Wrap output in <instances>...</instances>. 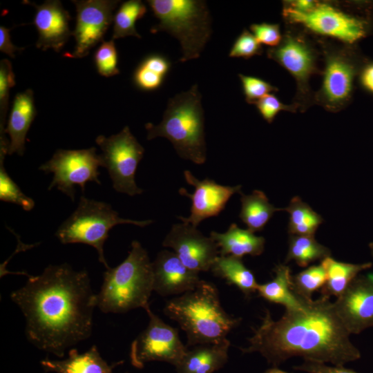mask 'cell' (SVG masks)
I'll return each instance as SVG.
<instances>
[{"label": "cell", "mask_w": 373, "mask_h": 373, "mask_svg": "<svg viewBox=\"0 0 373 373\" xmlns=\"http://www.w3.org/2000/svg\"><path fill=\"white\" fill-rule=\"evenodd\" d=\"M10 298L22 312L27 339L37 348L61 358L66 351L89 338L97 294L86 269L70 265H50Z\"/></svg>", "instance_id": "cell-1"}, {"label": "cell", "mask_w": 373, "mask_h": 373, "mask_svg": "<svg viewBox=\"0 0 373 373\" xmlns=\"http://www.w3.org/2000/svg\"><path fill=\"white\" fill-rule=\"evenodd\" d=\"M265 314L243 353L258 352L274 367L294 356L336 366L361 358L327 296L310 300L303 310L285 311L277 321L269 310Z\"/></svg>", "instance_id": "cell-2"}, {"label": "cell", "mask_w": 373, "mask_h": 373, "mask_svg": "<svg viewBox=\"0 0 373 373\" xmlns=\"http://www.w3.org/2000/svg\"><path fill=\"white\" fill-rule=\"evenodd\" d=\"M163 312L178 323L186 335L187 345L192 347L224 341L241 321L224 310L217 287L205 280L168 300Z\"/></svg>", "instance_id": "cell-3"}, {"label": "cell", "mask_w": 373, "mask_h": 373, "mask_svg": "<svg viewBox=\"0 0 373 373\" xmlns=\"http://www.w3.org/2000/svg\"><path fill=\"white\" fill-rule=\"evenodd\" d=\"M153 271L147 251L137 240L131 243L125 260L103 274L97 307L104 313L123 314L149 306Z\"/></svg>", "instance_id": "cell-4"}, {"label": "cell", "mask_w": 373, "mask_h": 373, "mask_svg": "<svg viewBox=\"0 0 373 373\" xmlns=\"http://www.w3.org/2000/svg\"><path fill=\"white\" fill-rule=\"evenodd\" d=\"M201 99L197 84L170 98L161 122L145 124L147 140L167 138L181 158L204 164L207 147Z\"/></svg>", "instance_id": "cell-5"}, {"label": "cell", "mask_w": 373, "mask_h": 373, "mask_svg": "<svg viewBox=\"0 0 373 373\" xmlns=\"http://www.w3.org/2000/svg\"><path fill=\"white\" fill-rule=\"evenodd\" d=\"M159 23L150 32H168L181 46V62L198 58L211 32V19L207 3L201 0H148Z\"/></svg>", "instance_id": "cell-6"}, {"label": "cell", "mask_w": 373, "mask_h": 373, "mask_svg": "<svg viewBox=\"0 0 373 373\" xmlns=\"http://www.w3.org/2000/svg\"><path fill=\"white\" fill-rule=\"evenodd\" d=\"M153 222L152 220H134L120 218L110 204L82 196L76 209L59 227L55 236L62 244L82 243L94 247L99 261L108 269L104 245L111 229L119 224L144 227Z\"/></svg>", "instance_id": "cell-7"}, {"label": "cell", "mask_w": 373, "mask_h": 373, "mask_svg": "<svg viewBox=\"0 0 373 373\" xmlns=\"http://www.w3.org/2000/svg\"><path fill=\"white\" fill-rule=\"evenodd\" d=\"M95 142L102 151V166L107 169L113 189L131 196L141 194L143 190L137 186L135 176L144 149L128 126L108 137L99 135Z\"/></svg>", "instance_id": "cell-8"}, {"label": "cell", "mask_w": 373, "mask_h": 373, "mask_svg": "<svg viewBox=\"0 0 373 373\" xmlns=\"http://www.w3.org/2000/svg\"><path fill=\"white\" fill-rule=\"evenodd\" d=\"M102 166L100 155L96 148L79 150L58 149L52 157L39 166L46 173H52L53 178L48 190L56 187L73 202L75 186L84 193L87 182L101 184L99 167Z\"/></svg>", "instance_id": "cell-9"}, {"label": "cell", "mask_w": 373, "mask_h": 373, "mask_svg": "<svg viewBox=\"0 0 373 373\" xmlns=\"http://www.w3.org/2000/svg\"><path fill=\"white\" fill-rule=\"evenodd\" d=\"M145 311L149 321L131 345L132 365L142 369L146 363L162 361L176 366L188 350L179 337L178 329L164 322L150 306Z\"/></svg>", "instance_id": "cell-10"}, {"label": "cell", "mask_w": 373, "mask_h": 373, "mask_svg": "<svg viewBox=\"0 0 373 373\" xmlns=\"http://www.w3.org/2000/svg\"><path fill=\"white\" fill-rule=\"evenodd\" d=\"M283 15L291 23L303 25L315 33L352 44L365 35V23L328 3H316L307 12L285 8Z\"/></svg>", "instance_id": "cell-11"}, {"label": "cell", "mask_w": 373, "mask_h": 373, "mask_svg": "<svg viewBox=\"0 0 373 373\" xmlns=\"http://www.w3.org/2000/svg\"><path fill=\"white\" fill-rule=\"evenodd\" d=\"M76 8V25L73 32L76 44L72 52L64 55L83 58L104 37L113 21V11L119 3L117 0L72 1Z\"/></svg>", "instance_id": "cell-12"}, {"label": "cell", "mask_w": 373, "mask_h": 373, "mask_svg": "<svg viewBox=\"0 0 373 373\" xmlns=\"http://www.w3.org/2000/svg\"><path fill=\"white\" fill-rule=\"evenodd\" d=\"M162 245L173 249L186 267L197 272L209 271L219 256L218 247L210 236L184 222L172 226Z\"/></svg>", "instance_id": "cell-13"}, {"label": "cell", "mask_w": 373, "mask_h": 373, "mask_svg": "<svg viewBox=\"0 0 373 373\" xmlns=\"http://www.w3.org/2000/svg\"><path fill=\"white\" fill-rule=\"evenodd\" d=\"M343 326L358 334L373 326V275L358 276L333 303Z\"/></svg>", "instance_id": "cell-14"}, {"label": "cell", "mask_w": 373, "mask_h": 373, "mask_svg": "<svg viewBox=\"0 0 373 373\" xmlns=\"http://www.w3.org/2000/svg\"><path fill=\"white\" fill-rule=\"evenodd\" d=\"M184 176L186 182L194 186L195 191L191 194L184 188L179 190L180 194L191 199V207L189 217L179 216L178 218L195 227L204 220L218 216L231 197L241 192V185L224 186L209 178L200 180L188 170L184 171Z\"/></svg>", "instance_id": "cell-15"}, {"label": "cell", "mask_w": 373, "mask_h": 373, "mask_svg": "<svg viewBox=\"0 0 373 373\" xmlns=\"http://www.w3.org/2000/svg\"><path fill=\"white\" fill-rule=\"evenodd\" d=\"M355 68L343 52H332L325 59L318 102L332 111L341 110L349 100L353 87Z\"/></svg>", "instance_id": "cell-16"}, {"label": "cell", "mask_w": 373, "mask_h": 373, "mask_svg": "<svg viewBox=\"0 0 373 373\" xmlns=\"http://www.w3.org/2000/svg\"><path fill=\"white\" fill-rule=\"evenodd\" d=\"M23 3L32 6L36 11L33 19L39 35L36 47L44 51L52 49L59 52L73 35L68 12L58 0L45 1L40 5L29 1H24Z\"/></svg>", "instance_id": "cell-17"}, {"label": "cell", "mask_w": 373, "mask_h": 373, "mask_svg": "<svg viewBox=\"0 0 373 373\" xmlns=\"http://www.w3.org/2000/svg\"><path fill=\"white\" fill-rule=\"evenodd\" d=\"M152 265L153 291L162 296L183 294L202 280L199 272L189 269L174 252L166 249L157 254Z\"/></svg>", "instance_id": "cell-18"}, {"label": "cell", "mask_w": 373, "mask_h": 373, "mask_svg": "<svg viewBox=\"0 0 373 373\" xmlns=\"http://www.w3.org/2000/svg\"><path fill=\"white\" fill-rule=\"evenodd\" d=\"M267 55L287 70L297 82L298 89L306 93L310 76L315 73L313 49L301 37L285 35L279 45L267 50Z\"/></svg>", "instance_id": "cell-19"}, {"label": "cell", "mask_w": 373, "mask_h": 373, "mask_svg": "<svg viewBox=\"0 0 373 373\" xmlns=\"http://www.w3.org/2000/svg\"><path fill=\"white\" fill-rule=\"evenodd\" d=\"M36 115L32 90L28 88L17 93L4 130L10 137L8 155H23L26 135Z\"/></svg>", "instance_id": "cell-20"}, {"label": "cell", "mask_w": 373, "mask_h": 373, "mask_svg": "<svg viewBox=\"0 0 373 373\" xmlns=\"http://www.w3.org/2000/svg\"><path fill=\"white\" fill-rule=\"evenodd\" d=\"M40 363L46 373H115V367L123 361L108 364L94 345L85 352L79 353L72 348L66 358H46Z\"/></svg>", "instance_id": "cell-21"}, {"label": "cell", "mask_w": 373, "mask_h": 373, "mask_svg": "<svg viewBox=\"0 0 373 373\" xmlns=\"http://www.w3.org/2000/svg\"><path fill=\"white\" fill-rule=\"evenodd\" d=\"M230 341L193 346L175 366L176 373H213L221 369L228 361Z\"/></svg>", "instance_id": "cell-22"}, {"label": "cell", "mask_w": 373, "mask_h": 373, "mask_svg": "<svg viewBox=\"0 0 373 373\" xmlns=\"http://www.w3.org/2000/svg\"><path fill=\"white\" fill-rule=\"evenodd\" d=\"M274 272L275 276L271 281L258 284V295L270 303L283 305L285 311L305 309L310 300L301 298L294 292L289 267L279 264L275 267Z\"/></svg>", "instance_id": "cell-23"}, {"label": "cell", "mask_w": 373, "mask_h": 373, "mask_svg": "<svg viewBox=\"0 0 373 373\" xmlns=\"http://www.w3.org/2000/svg\"><path fill=\"white\" fill-rule=\"evenodd\" d=\"M210 237L216 242L219 255L233 256L242 258L245 255L256 256L265 249V239L254 232L242 229L232 223L224 233L211 231Z\"/></svg>", "instance_id": "cell-24"}, {"label": "cell", "mask_w": 373, "mask_h": 373, "mask_svg": "<svg viewBox=\"0 0 373 373\" xmlns=\"http://www.w3.org/2000/svg\"><path fill=\"white\" fill-rule=\"evenodd\" d=\"M213 274L237 287L246 297L257 291L258 283L253 272L243 263L242 258L219 255L213 262Z\"/></svg>", "instance_id": "cell-25"}, {"label": "cell", "mask_w": 373, "mask_h": 373, "mask_svg": "<svg viewBox=\"0 0 373 373\" xmlns=\"http://www.w3.org/2000/svg\"><path fill=\"white\" fill-rule=\"evenodd\" d=\"M321 264L327 276L326 283L321 289V296L328 298L332 296L339 297L360 272L372 266L371 262L352 264L339 262L331 256L321 260Z\"/></svg>", "instance_id": "cell-26"}, {"label": "cell", "mask_w": 373, "mask_h": 373, "mask_svg": "<svg viewBox=\"0 0 373 373\" xmlns=\"http://www.w3.org/2000/svg\"><path fill=\"white\" fill-rule=\"evenodd\" d=\"M241 198L240 220L252 232L264 229L276 211L283 209L276 208L269 203L267 195L260 190H254L250 195L240 193Z\"/></svg>", "instance_id": "cell-27"}, {"label": "cell", "mask_w": 373, "mask_h": 373, "mask_svg": "<svg viewBox=\"0 0 373 373\" xmlns=\"http://www.w3.org/2000/svg\"><path fill=\"white\" fill-rule=\"evenodd\" d=\"M171 68V62L160 54H151L144 58L136 67L133 82L143 91L157 90L163 84Z\"/></svg>", "instance_id": "cell-28"}, {"label": "cell", "mask_w": 373, "mask_h": 373, "mask_svg": "<svg viewBox=\"0 0 373 373\" xmlns=\"http://www.w3.org/2000/svg\"><path fill=\"white\" fill-rule=\"evenodd\" d=\"M331 256V251L320 244L314 236L290 235L285 262L294 260L300 267L308 265Z\"/></svg>", "instance_id": "cell-29"}, {"label": "cell", "mask_w": 373, "mask_h": 373, "mask_svg": "<svg viewBox=\"0 0 373 373\" xmlns=\"http://www.w3.org/2000/svg\"><path fill=\"white\" fill-rule=\"evenodd\" d=\"M289 214L288 232L290 235L314 236L323 218L307 203L296 196L287 207L283 209Z\"/></svg>", "instance_id": "cell-30"}, {"label": "cell", "mask_w": 373, "mask_h": 373, "mask_svg": "<svg viewBox=\"0 0 373 373\" xmlns=\"http://www.w3.org/2000/svg\"><path fill=\"white\" fill-rule=\"evenodd\" d=\"M146 12V6L140 0L123 2L114 14L112 39L128 36L140 39L142 37L136 30L135 23L144 17Z\"/></svg>", "instance_id": "cell-31"}, {"label": "cell", "mask_w": 373, "mask_h": 373, "mask_svg": "<svg viewBox=\"0 0 373 373\" xmlns=\"http://www.w3.org/2000/svg\"><path fill=\"white\" fill-rule=\"evenodd\" d=\"M9 141L4 135L0 137V200L20 205L24 210L30 211L35 201L25 195L19 186L8 174L4 167V159L8 154Z\"/></svg>", "instance_id": "cell-32"}, {"label": "cell", "mask_w": 373, "mask_h": 373, "mask_svg": "<svg viewBox=\"0 0 373 373\" xmlns=\"http://www.w3.org/2000/svg\"><path fill=\"white\" fill-rule=\"evenodd\" d=\"M326 280V272L323 265H312L293 276L292 287L299 297L311 300L313 293L322 289Z\"/></svg>", "instance_id": "cell-33"}, {"label": "cell", "mask_w": 373, "mask_h": 373, "mask_svg": "<svg viewBox=\"0 0 373 373\" xmlns=\"http://www.w3.org/2000/svg\"><path fill=\"white\" fill-rule=\"evenodd\" d=\"M94 63L98 73L105 77L119 74L117 51L114 40L103 41L94 53Z\"/></svg>", "instance_id": "cell-34"}, {"label": "cell", "mask_w": 373, "mask_h": 373, "mask_svg": "<svg viewBox=\"0 0 373 373\" xmlns=\"http://www.w3.org/2000/svg\"><path fill=\"white\" fill-rule=\"evenodd\" d=\"M15 85V74L11 62L3 59L0 61V134L5 133L10 89Z\"/></svg>", "instance_id": "cell-35"}, {"label": "cell", "mask_w": 373, "mask_h": 373, "mask_svg": "<svg viewBox=\"0 0 373 373\" xmlns=\"http://www.w3.org/2000/svg\"><path fill=\"white\" fill-rule=\"evenodd\" d=\"M243 93L247 103L254 104L271 92H276L278 88L269 82L259 77L238 75Z\"/></svg>", "instance_id": "cell-36"}, {"label": "cell", "mask_w": 373, "mask_h": 373, "mask_svg": "<svg viewBox=\"0 0 373 373\" xmlns=\"http://www.w3.org/2000/svg\"><path fill=\"white\" fill-rule=\"evenodd\" d=\"M262 49L254 35L247 30H244L235 40L229 51L230 57L249 59L261 55Z\"/></svg>", "instance_id": "cell-37"}, {"label": "cell", "mask_w": 373, "mask_h": 373, "mask_svg": "<svg viewBox=\"0 0 373 373\" xmlns=\"http://www.w3.org/2000/svg\"><path fill=\"white\" fill-rule=\"evenodd\" d=\"M262 118L271 123L281 111L295 112L296 106L281 102L274 95L268 94L254 103Z\"/></svg>", "instance_id": "cell-38"}, {"label": "cell", "mask_w": 373, "mask_h": 373, "mask_svg": "<svg viewBox=\"0 0 373 373\" xmlns=\"http://www.w3.org/2000/svg\"><path fill=\"white\" fill-rule=\"evenodd\" d=\"M250 30L260 44H264L272 48L279 45L282 40L278 24L253 23L250 26Z\"/></svg>", "instance_id": "cell-39"}, {"label": "cell", "mask_w": 373, "mask_h": 373, "mask_svg": "<svg viewBox=\"0 0 373 373\" xmlns=\"http://www.w3.org/2000/svg\"><path fill=\"white\" fill-rule=\"evenodd\" d=\"M296 370L307 373H358L343 366H329L324 363L305 361L300 365L294 367Z\"/></svg>", "instance_id": "cell-40"}, {"label": "cell", "mask_w": 373, "mask_h": 373, "mask_svg": "<svg viewBox=\"0 0 373 373\" xmlns=\"http://www.w3.org/2000/svg\"><path fill=\"white\" fill-rule=\"evenodd\" d=\"M10 32V28L0 26V50L10 57L15 58L16 52L24 48H19L12 43Z\"/></svg>", "instance_id": "cell-41"}, {"label": "cell", "mask_w": 373, "mask_h": 373, "mask_svg": "<svg viewBox=\"0 0 373 373\" xmlns=\"http://www.w3.org/2000/svg\"><path fill=\"white\" fill-rule=\"evenodd\" d=\"M363 86L373 93V64L367 66L363 71L361 77Z\"/></svg>", "instance_id": "cell-42"}, {"label": "cell", "mask_w": 373, "mask_h": 373, "mask_svg": "<svg viewBox=\"0 0 373 373\" xmlns=\"http://www.w3.org/2000/svg\"><path fill=\"white\" fill-rule=\"evenodd\" d=\"M315 4L316 2L314 1L300 0L291 3L290 7L300 12H307L312 9Z\"/></svg>", "instance_id": "cell-43"}, {"label": "cell", "mask_w": 373, "mask_h": 373, "mask_svg": "<svg viewBox=\"0 0 373 373\" xmlns=\"http://www.w3.org/2000/svg\"><path fill=\"white\" fill-rule=\"evenodd\" d=\"M264 373H290L285 371H283L277 367H273L272 368H270L267 370H266Z\"/></svg>", "instance_id": "cell-44"}, {"label": "cell", "mask_w": 373, "mask_h": 373, "mask_svg": "<svg viewBox=\"0 0 373 373\" xmlns=\"http://www.w3.org/2000/svg\"><path fill=\"white\" fill-rule=\"evenodd\" d=\"M369 247H370V251H371V254H372V256L373 257V242L370 243Z\"/></svg>", "instance_id": "cell-45"}, {"label": "cell", "mask_w": 373, "mask_h": 373, "mask_svg": "<svg viewBox=\"0 0 373 373\" xmlns=\"http://www.w3.org/2000/svg\"><path fill=\"white\" fill-rule=\"evenodd\" d=\"M46 373V372H45Z\"/></svg>", "instance_id": "cell-46"}]
</instances>
